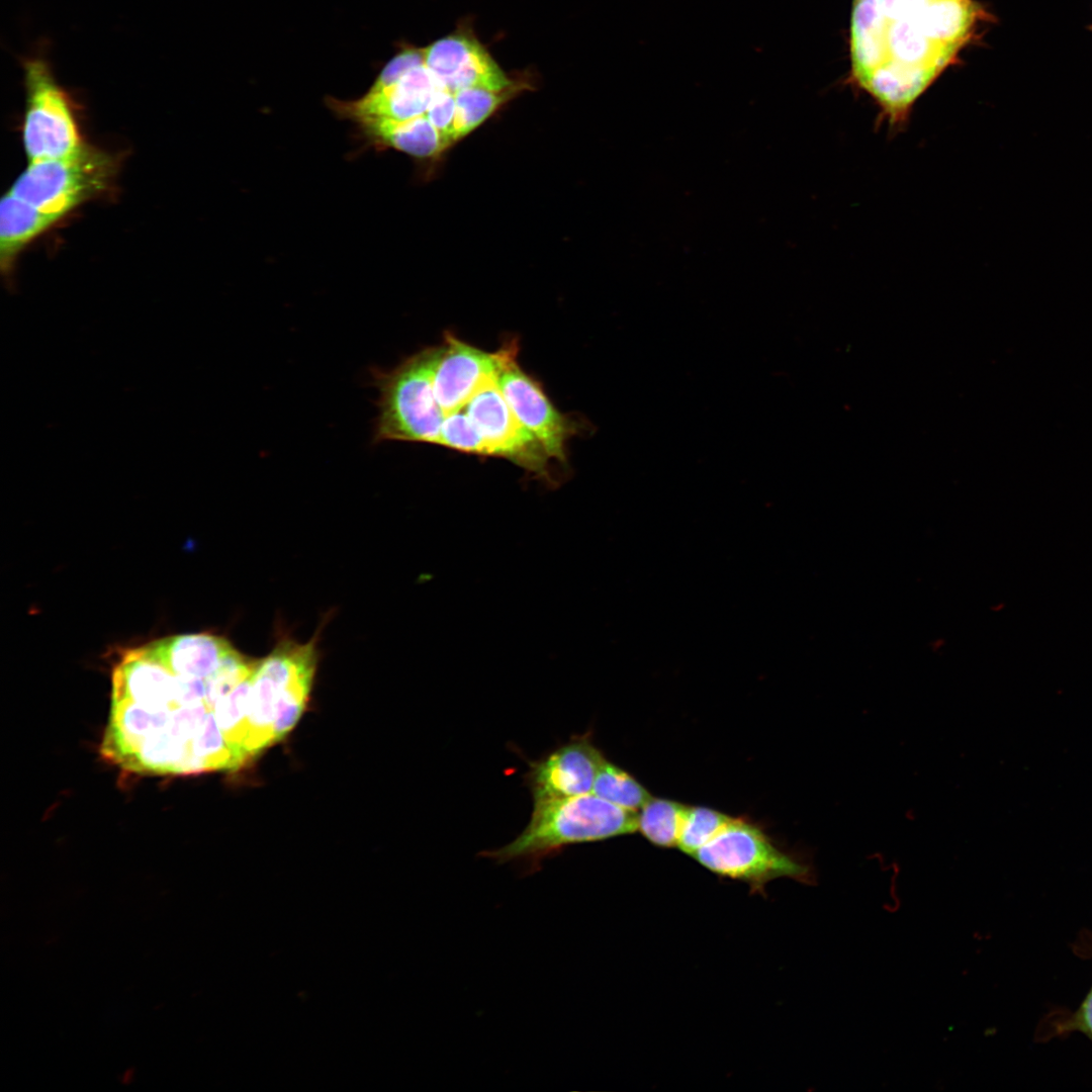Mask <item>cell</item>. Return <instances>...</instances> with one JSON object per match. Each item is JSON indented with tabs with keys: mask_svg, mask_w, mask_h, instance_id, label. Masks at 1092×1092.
<instances>
[{
	"mask_svg": "<svg viewBox=\"0 0 1092 1092\" xmlns=\"http://www.w3.org/2000/svg\"><path fill=\"white\" fill-rule=\"evenodd\" d=\"M425 65L423 49H403L382 69L370 91H378L397 83L413 69Z\"/></svg>",
	"mask_w": 1092,
	"mask_h": 1092,
	"instance_id": "obj_26",
	"label": "cell"
},
{
	"mask_svg": "<svg viewBox=\"0 0 1092 1092\" xmlns=\"http://www.w3.org/2000/svg\"><path fill=\"white\" fill-rule=\"evenodd\" d=\"M440 347L433 386L444 416L462 410L484 384L496 381L507 362L518 352L516 342L490 353L450 333L445 334Z\"/></svg>",
	"mask_w": 1092,
	"mask_h": 1092,
	"instance_id": "obj_9",
	"label": "cell"
},
{
	"mask_svg": "<svg viewBox=\"0 0 1092 1092\" xmlns=\"http://www.w3.org/2000/svg\"><path fill=\"white\" fill-rule=\"evenodd\" d=\"M438 445L463 453L489 456L485 441L464 407L445 416L440 429Z\"/></svg>",
	"mask_w": 1092,
	"mask_h": 1092,
	"instance_id": "obj_24",
	"label": "cell"
},
{
	"mask_svg": "<svg viewBox=\"0 0 1092 1092\" xmlns=\"http://www.w3.org/2000/svg\"><path fill=\"white\" fill-rule=\"evenodd\" d=\"M441 347L427 348L376 378L379 414L375 439L437 444L445 418L433 378Z\"/></svg>",
	"mask_w": 1092,
	"mask_h": 1092,
	"instance_id": "obj_5",
	"label": "cell"
},
{
	"mask_svg": "<svg viewBox=\"0 0 1092 1092\" xmlns=\"http://www.w3.org/2000/svg\"><path fill=\"white\" fill-rule=\"evenodd\" d=\"M62 218L6 193L0 204V267L10 274L19 254Z\"/></svg>",
	"mask_w": 1092,
	"mask_h": 1092,
	"instance_id": "obj_17",
	"label": "cell"
},
{
	"mask_svg": "<svg viewBox=\"0 0 1092 1092\" xmlns=\"http://www.w3.org/2000/svg\"><path fill=\"white\" fill-rule=\"evenodd\" d=\"M687 805L652 796L640 808L638 830L656 846H677Z\"/></svg>",
	"mask_w": 1092,
	"mask_h": 1092,
	"instance_id": "obj_20",
	"label": "cell"
},
{
	"mask_svg": "<svg viewBox=\"0 0 1092 1092\" xmlns=\"http://www.w3.org/2000/svg\"><path fill=\"white\" fill-rule=\"evenodd\" d=\"M429 120L438 129L447 147L456 142L455 119L456 101L454 93L439 89L426 113Z\"/></svg>",
	"mask_w": 1092,
	"mask_h": 1092,
	"instance_id": "obj_25",
	"label": "cell"
},
{
	"mask_svg": "<svg viewBox=\"0 0 1092 1092\" xmlns=\"http://www.w3.org/2000/svg\"><path fill=\"white\" fill-rule=\"evenodd\" d=\"M692 857L720 877L746 883L753 894L764 895L766 884L779 878L806 884L815 879L812 864L780 848L759 825L744 817H732Z\"/></svg>",
	"mask_w": 1092,
	"mask_h": 1092,
	"instance_id": "obj_6",
	"label": "cell"
},
{
	"mask_svg": "<svg viewBox=\"0 0 1092 1092\" xmlns=\"http://www.w3.org/2000/svg\"><path fill=\"white\" fill-rule=\"evenodd\" d=\"M464 410L485 441L489 456L549 478L550 456L542 443L513 414L496 381L484 384Z\"/></svg>",
	"mask_w": 1092,
	"mask_h": 1092,
	"instance_id": "obj_8",
	"label": "cell"
},
{
	"mask_svg": "<svg viewBox=\"0 0 1092 1092\" xmlns=\"http://www.w3.org/2000/svg\"><path fill=\"white\" fill-rule=\"evenodd\" d=\"M119 765L141 774H197L190 742L176 735L168 724L142 740L133 753Z\"/></svg>",
	"mask_w": 1092,
	"mask_h": 1092,
	"instance_id": "obj_19",
	"label": "cell"
},
{
	"mask_svg": "<svg viewBox=\"0 0 1092 1092\" xmlns=\"http://www.w3.org/2000/svg\"><path fill=\"white\" fill-rule=\"evenodd\" d=\"M638 830V813L594 793L534 802L525 829L505 846L479 854L498 863L521 862L525 873L564 847L601 841Z\"/></svg>",
	"mask_w": 1092,
	"mask_h": 1092,
	"instance_id": "obj_3",
	"label": "cell"
},
{
	"mask_svg": "<svg viewBox=\"0 0 1092 1092\" xmlns=\"http://www.w3.org/2000/svg\"><path fill=\"white\" fill-rule=\"evenodd\" d=\"M731 819V816L715 809L687 806L677 846L692 856L722 831Z\"/></svg>",
	"mask_w": 1092,
	"mask_h": 1092,
	"instance_id": "obj_23",
	"label": "cell"
},
{
	"mask_svg": "<svg viewBox=\"0 0 1092 1092\" xmlns=\"http://www.w3.org/2000/svg\"><path fill=\"white\" fill-rule=\"evenodd\" d=\"M1060 1033L1080 1031L1092 1040V988L1079 1008L1065 1019L1059 1027Z\"/></svg>",
	"mask_w": 1092,
	"mask_h": 1092,
	"instance_id": "obj_27",
	"label": "cell"
},
{
	"mask_svg": "<svg viewBox=\"0 0 1092 1092\" xmlns=\"http://www.w3.org/2000/svg\"><path fill=\"white\" fill-rule=\"evenodd\" d=\"M118 169L115 156L85 143L70 155L28 162L8 192L63 219L108 193Z\"/></svg>",
	"mask_w": 1092,
	"mask_h": 1092,
	"instance_id": "obj_4",
	"label": "cell"
},
{
	"mask_svg": "<svg viewBox=\"0 0 1092 1092\" xmlns=\"http://www.w3.org/2000/svg\"><path fill=\"white\" fill-rule=\"evenodd\" d=\"M513 90V87L503 91L470 87L455 92L456 140L466 136L483 123L512 95Z\"/></svg>",
	"mask_w": 1092,
	"mask_h": 1092,
	"instance_id": "obj_21",
	"label": "cell"
},
{
	"mask_svg": "<svg viewBox=\"0 0 1092 1092\" xmlns=\"http://www.w3.org/2000/svg\"><path fill=\"white\" fill-rule=\"evenodd\" d=\"M979 18L974 0H853L852 76L879 105L881 122L895 130L905 125Z\"/></svg>",
	"mask_w": 1092,
	"mask_h": 1092,
	"instance_id": "obj_1",
	"label": "cell"
},
{
	"mask_svg": "<svg viewBox=\"0 0 1092 1092\" xmlns=\"http://www.w3.org/2000/svg\"><path fill=\"white\" fill-rule=\"evenodd\" d=\"M360 127L375 146L393 148L416 158H432L447 147L426 114L402 121L374 119Z\"/></svg>",
	"mask_w": 1092,
	"mask_h": 1092,
	"instance_id": "obj_18",
	"label": "cell"
},
{
	"mask_svg": "<svg viewBox=\"0 0 1092 1092\" xmlns=\"http://www.w3.org/2000/svg\"><path fill=\"white\" fill-rule=\"evenodd\" d=\"M148 653L174 674L206 679L234 649L230 641L211 633L183 634L154 641Z\"/></svg>",
	"mask_w": 1092,
	"mask_h": 1092,
	"instance_id": "obj_15",
	"label": "cell"
},
{
	"mask_svg": "<svg viewBox=\"0 0 1092 1092\" xmlns=\"http://www.w3.org/2000/svg\"><path fill=\"white\" fill-rule=\"evenodd\" d=\"M593 793L632 811L640 809L651 797L633 776L606 757L597 772Z\"/></svg>",
	"mask_w": 1092,
	"mask_h": 1092,
	"instance_id": "obj_22",
	"label": "cell"
},
{
	"mask_svg": "<svg viewBox=\"0 0 1092 1092\" xmlns=\"http://www.w3.org/2000/svg\"><path fill=\"white\" fill-rule=\"evenodd\" d=\"M178 676L146 646L127 650L112 673V701L131 700L151 709L177 708Z\"/></svg>",
	"mask_w": 1092,
	"mask_h": 1092,
	"instance_id": "obj_14",
	"label": "cell"
},
{
	"mask_svg": "<svg viewBox=\"0 0 1092 1092\" xmlns=\"http://www.w3.org/2000/svg\"><path fill=\"white\" fill-rule=\"evenodd\" d=\"M320 627L299 643L281 634L250 679L248 732L244 751L248 764L283 740L306 709L318 663Z\"/></svg>",
	"mask_w": 1092,
	"mask_h": 1092,
	"instance_id": "obj_2",
	"label": "cell"
},
{
	"mask_svg": "<svg viewBox=\"0 0 1092 1092\" xmlns=\"http://www.w3.org/2000/svg\"><path fill=\"white\" fill-rule=\"evenodd\" d=\"M21 65L25 88L22 142L28 162L74 153L85 142L72 96L57 81L42 50L25 57Z\"/></svg>",
	"mask_w": 1092,
	"mask_h": 1092,
	"instance_id": "obj_7",
	"label": "cell"
},
{
	"mask_svg": "<svg viewBox=\"0 0 1092 1092\" xmlns=\"http://www.w3.org/2000/svg\"><path fill=\"white\" fill-rule=\"evenodd\" d=\"M440 88L425 65L410 71L397 83L378 91H368L354 101L329 99V106L343 118L355 122L374 119L402 121L427 113Z\"/></svg>",
	"mask_w": 1092,
	"mask_h": 1092,
	"instance_id": "obj_13",
	"label": "cell"
},
{
	"mask_svg": "<svg viewBox=\"0 0 1092 1092\" xmlns=\"http://www.w3.org/2000/svg\"><path fill=\"white\" fill-rule=\"evenodd\" d=\"M517 355L505 365L497 385L516 418L542 443L551 458L566 459V443L576 433L574 421L558 412L540 383L525 373Z\"/></svg>",
	"mask_w": 1092,
	"mask_h": 1092,
	"instance_id": "obj_11",
	"label": "cell"
},
{
	"mask_svg": "<svg viewBox=\"0 0 1092 1092\" xmlns=\"http://www.w3.org/2000/svg\"><path fill=\"white\" fill-rule=\"evenodd\" d=\"M425 66L440 89L455 93L470 87L503 91L511 80L469 32H455L423 49Z\"/></svg>",
	"mask_w": 1092,
	"mask_h": 1092,
	"instance_id": "obj_12",
	"label": "cell"
},
{
	"mask_svg": "<svg viewBox=\"0 0 1092 1092\" xmlns=\"http://www.w3.org/2000/svg\"><path fill=\"white\" fill-rule=\"evenodd\" d=\"M170 718L169 709H151L127 699L112 701L102 754L119 764L142 740L164 728Z\"/></svg>",
	"mask_w": 1092,
	"mask_h": 1092,
	"instance_id": "obj_16",
	"label": "cell"
},
{
	"mask_svg": "<svg viewBox=\"0 0 1092 1092\" xmlns=\"http://www.w3.org/2000/svg\"><path fill=\"white\" fill-rule=\"evenodd\" d=\"M604 759L590 732L573 735L541 758L528 761L525 785L534 802L588 794Z\"/></svg>",
	"mask_w": 1092,
	"mask_h": 1092,
	"instance_id": "obj_10",
	"label": "cell"
}]
</instances>
